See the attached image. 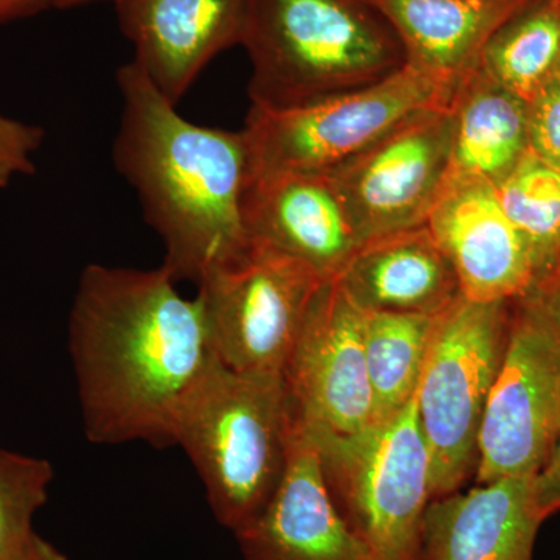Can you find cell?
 Wrapping results in <instances>:
<instances>
[{
  "mask_svg": "<svg viewBox=\"0 0 560 560\" xmlns=\"http://www.w3.org/2000/svg\"><path fill=\"white\" fill-rule=\"evenodd\" d=\"M495 187L501 208L529 246L537 280L560 257V171L528 150Z\"/></svg>",
  "mask_w": 560,
  "mask_h": 560,
  "instance_id": "22",
  "label": "cell"
},
{
  "mask_svg": "<svg viewBox=\"0 0 560 560\" xmlns=\"http://www.w3.org/2000/svg\"><path fill=\"white\" fill-rule=\"evenodd\" d=\"M249 0H119L132 62L178 105L221 51L241 46Z\"/></svg>",
  "mask_w": 560,
  "mask_h": 560,
  "instance_id": "14",
  "label": "cell"
},
{
  "mask_svg": "<svg viewBox=\"0 0 560 560\" xmlns=\"http://www.w3.org/2000/svg\"><path fill=\"white\" fill-rule=\"evenodd\" d=\"M54 477L49 460L0 447V560L35 539L33 518L47 503Z\"/></svg>",
  "mask_w": 560,
  "mask_h": 560,
  "instance_id": "23",
  "label": "cell"
},
{
  "mask_svg": "<svg viewBox=\"0 0 560 560\" xmlns=\"http://www.w3.org/2000/svg\"><path fill=\"white\" fill-rule=\"evenodd\" d=\"M164 267L91 264L69 316L84 434L92 444L175 445L180 405L217 359L198 296Z\"/></svg>",
  "mask_w": 560,
  "mask_h": 560,
  "instance_id": "1",
  "label": "cell"
},
{
  "mask_svg": "<svg viewBox=\"0 0 560 560\" xmlns=\"http://www.w3.org/2000/svg\"><path fill=\"white\" fill-rule=\"evenodd\" d=\"M241 46L250 103L270 108L360 90L407 65L374 0H249Z\"/></svg>",
  "mask_w": 560,
  "mask_h": 560,
  "instance_id": "3",
  "label": "cell"
},
{
  "mask_svg": "<svg viewBox=\"0 0 560 560\" xmlns=\"http://www.w3.org/2000/svg\"><path fill=\"white\" fill-rule=\"evenodd\" d=\"M50 9H54L51 0H0V24L25 20Z\"/></svg>",
  "mask_w": 560,
  "mask_h": 560,
  "instance_id": "28",
  "label": "cell"
},
{
  "mask_svg": "<svg viewBox=\"0 0 560 560\" xmlns=\"http://www.w3.org/2000/svg\"><path fill=\"white\" fill-rule=\"evenodd\" d=\"M451 175L500 183L529 150L526 103L475 68L451 101Z\"/></svg>",
  "mask_w": 560,
  "mask_h": 560,
  "instance_id": "19",
  "label": "cell"
},
{
  "mask_svg": "<svg viewBox=\"0 0 560 560\" xmlns=\"http://www.w3.org/2000/svg\"><path fill=\"white\" fill-rule=\"evenodd\" d=\"M456 83L405 65L385 80L319 101L246 116L250 179L275 173H329L405 121L451 105Z\"/></svg>",
  "mask_w": 560,
  "mask_h": 560,
  "instance_id": "6",
  "label": "cell"
},
{
  "mask_svg": "<svg viewBox=\"0 0 560 560\" xmlns=\"http://www.w3.org/2000/svg\"><path fill=\"white\" fill-rule=\"evenodd\" d=\"M234 536L245 560H382L341 517L311 431L294 415L282 480Z\"/></svg>",
  "mask_w": 560,
  "mask_h": 560,
  "instance_id": "13",
  "label": "cell"
},
{
  "mask_svg": "<svg viewBox=\"0 0 560 560\" xmlns=\"http://www.w3.org/2000/svg\"><path fill=\"white\" fill-rule=\"evenodd\" d=\"M451 105L394 128L327 173L360 242L422 226L451 173Z\"/></svg>",
  "mask_w": 560,
  "mask_h": 560,
  "instance_id": "10",
  "label": "cell"
},
{
  "mask_svg": "<svg viewBox=\"0 0 560 560\" xmlns=\"http://www.w3.org/2000/svg\"><path fill=\"white\" fill-rule=\"evenodd\" d=\"M534 475L506 477L430 501L418 560H533L544 518Z\"/></svg>",
  "mask_w": 560,
  "mask_h": 560,
  "instance_id": "16",
  "label": "cell"
},
{
  "mask_svg": "<svg viewBox=\"0 0 560 560\" xmlns=\"http://www.w3.org/2000/svg\"><path fill=\"white\" fill-rule=\"evenodd\" d=\"M121 117L114 164L138 194L176 282L200 283L250 246L245 195L250 183L243 131L184 119L135 65L117 70Z\"/></svg>",
  "mask_w": 560,
  "mask_h": 560,
  "instance_id": "2",
  "label": "cell"
},
{
  "mask_svg": "<svg viewBox=\"0 0 560 560\" xmlns=\"http://www.w3.org/2000/svg\"><path fill=\"white\" fill-rule=\"evenodd\" d=\"M94 2L117 3V2H119V0H51V3H54V9H58V10L77 9V7L88 5V3H94Z\"/></svg>",
  "mask_w": 560,
  "mask_h": 560,
  "instance_id": "30",
  "label": "cell"
},
{
  "mask_svg": "<svg viewBox=\"0 0 560 560\" xmlns=\"http://www.w3.org/2000/svg\"><path fill=\"white\" fill-rule=\"evenodd\" d=\"M533 499L544 521L560 510V436L547 463L534 475Z\"/></svg>",
  "mask_w": 560,
  "mask_h": 560,
  "instance_id": "26",
  "label": "cell"
},
{
  "mask_svg": "<svg viewBox=\"0 0 560 560\" xmlns=\"http://www.w3.org/2000/svg\"><path fill=\"white\" fill-rule=\"evenodd\" d=\"M293 411L283 378L243 374L220 360L180 405L173 442L205 485L221 526L249 525L282 480Z\"/></svg>",
  "mask_w": 560,
  "mask_h": 560,
  "instance_id": "4",
  "label": "cell"
},
{
  "mask_svg": "<svg viewBox=\"0 0 560 560\" xmlns=\"http://www.w3.org/2000/svg\"><path fill=\"white\" fill-rule=\"evenodd\" d=\"M560 436V341L529 298L512 301L506 350L482 416L475 482L536 475Z\"/></svg>",
  "mask_w": 560,
  "mask_h": 560,
  "instance_id": "9",
  "label": "cell"
},
{
  "mask_svg": "<svg viewBox=\"0 0 560 560\" xmlns=\"http://www.w3.org/2000/svg\"><path fill=\"white\" fill-rule=\"evenodd\" d=\"M43 139L39 127L0 114V187L9 186L16 176L35 173L33 154Z\"/></svg>",
  "mask_w": 560,
  "mask_h": 560,
  "instance_id": "25",
  "label": "cell"
},
{
  "mask_svg": "<svg viewBox=\"0 0 560 560\" xmlns=\"http://www.w3.org/2000/svg\"><path fill=\"white\" fill-rule=\"evenodd\" d=\"M438 316L364 312V355L374 422L416 397Z\"/></svg>",
  "mask_w": 560,
  "mask_h": 560,
  "instance_id": "21",
  "label": "cell"
},
{
  "mask_svg": "<svg viewBox=\"0 0 560 560\" xmlns=\"http://www.w3.org/2000/svg\"><path fill=\"white\" fill-rule=\"evenodd\" d=\"M511 304L460 296L438 316L416 393L429 447L431 500L458 492L475 477L482 416L506 350Z\"/></svg>",
  "mask_w": 560,
  "mask_h": 560,
  "instance_id": "7",
  "label": "cell"
},
{
  "mask_svg": "<svg viewBox=\"0 0 560 560\" xmlns=\"http://www.w3.org/2000/svg\"><path fill=\"white\" fill-rule=\"evenodd\" d=\"M525 103L529 150L560 171V80Z\"/></svg>",
  "mask_w": 560,
  "mask_h": 560,
  "instance_id": "24",
  "label": "cell"
},
{
  "mask_svg": "<svg viewBox=\"0 0 560 560\" xmlns=\"http://www.w3.org/2000/svg\"><path fill=\"white\" fill-rule=\"evenodd\" d=\"M525 296L539 307L560 341V257L550 270L534 282Z\"/></svg>",
  "mask_w": 560,
  "mask_h": 560,
  "instance_id": "27",
  "label": "cell"
},
{
  "mask_svg": "<svg viewBox=\"0 0 560 560\" xmlns=\"http://www.w3.org/2000/svg\"><path fill=\"white\" fill-rule=\"evenodd\" d=\"M407 65L448 83L478 68L486 44L526 0H374Z\"/></svg>",
  "mask_w": 560,
  "mask_h": 560,
  "instance_id": "18",
  "label": "cell"
},
{
  "mask_svg": "<svg viewBox=\"0 0 560 560\" xmlns=\"http://www.w3.org/2000/svg\"><path fill=\"white\" fill-rule=\"evenodd\" d=\"M425 224L451 261L460 296L512 302L533 289V254L501 208L495 184L448 173Z\"/></svg>",
  "mask_w": 560,
  "mask_h": 560,
  "instance_id": "12",
  "label": "cell"
},
{
  "mask_svg": "<svg viewBox=\"0 0 560 560\" xmlns=\"http://www.w3.org/2000/svg\"><path fill=\"white\" fill-rule=\"evenodd\" d=\"M9 560H68L57 548L51 547L49 541L40 539L36 534L35 539L20 552Z\"/></svg>",
  "mask_w": 560,
  "mask_h": 560,
  "instance_id": "29",
  "label": "cell"
},
{
  "mask_svg": "<svg viewBox=\"0 0 560 560\" xmlns=\"http://www.w3.org/2000/svg\"><path fill=\"white\" fill-rule=\"evenodd\" d=\"M305 425L331 500L353 533L382 560H418L431 490L416 397L355 433Z\"/></svg>",
  "mask_w": 560,
  "mask_h": 560,
  "instance_id": "5",
  "label": "cell"
},
{
  "mask_svg": "<svg viewBox=\"0 0 560 560\" xmlns=\"http://www.w3.org/2000/svg\"><path fill=\"white\" fill-rule=\"evenodd\" d=\"M334 279L368 313L440 316L460 298L451 261L427 224L361 243Z\"/></svg>",
  "mask_w": 560,
  "mask_h": 560,
  "instance_id": "17",
  "label": "cell"
},
{
  "mask_svg": "<svg viewBox=\"0 0 560 560\" xmlns=\"http://www.w3.org/2000/svg\"><path fill=\"white\" fill-rule=\"evenodd\" d=\"M327 279L308 265L260 243L198 283L217 359L243 374L282 377Z\"/></svg>",
  "mask_w": 560,
  "mask_h": 560,
  "instance_id": "8",
  "label": "cell"
},
{
  "mask_svg": "<svg viewBox=\"0 0 560 560\" xmlns=\"http://www.w3.org/2000/svg\"><path fill=\"white\" fill-rule=\"evenodd\" d=\"M478 69L523 102L560 80V0H526L486 44Z\"/></svg>",
  "mask_w": 560,
  "mask_h": 560,
  "instance_id": "20",
  "label": "cell"
},
{
  "mask_svg": "<svg viewBox=\"0 0 560 560\" xmlns=\"http://www.w3.org/2000/svg\"><path fill=\"white\" fill-rule=\"evenodd\" d=\"M249 241L337 278L361 245L327 173L287 172L250 179L245 195Z\"/></svg>",
  "mask_w": 560,
  "mask_h": 560,
  "instance_id": "15",
  "label": "cell"
},
{
  "mask_svg": "<svg viewBox=\"0 0 560 560\" xmlns=\"http://www.w3.org/2000/svg\"><path fill=\"white\" fill-rule=\"evenodd\" d=\"M282 378L291 411L308 425L355 433L374 422L364 312L337 280L316 293Z\"/></svg>",
  "mask_w": 560,
  "mask_h": 560,
  "instance_id": "11",
  "label": "cell"
}]
</instances>
